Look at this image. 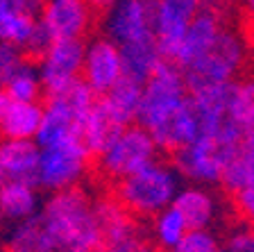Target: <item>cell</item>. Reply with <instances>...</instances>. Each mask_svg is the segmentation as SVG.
Wrapping results in <instances>:
<instances>
[{
	"label": "cell",
	"mask_w": 254,
	"mask_h": 252,
	"mask_svg": "<svg viewBox=\"0 0 254 252\" xmlns=\"http://www.w3.org/2000/svg\"><path fill=\"white\" fill-rule=\"evenodd\" d=\"M86 2H89L91 9H109L116 0H86Z\"/></svg>",
	"instance_id": "1f68e13d"
},
{
	"label": "cell",
	"mask_w": 254,
	"mask_h": 252,
	"mask_svg": "<svg viewBox=\"0 0 254 252\" xmlns=\"http://www.w3.org/2000/svg\"><path fill=\"white\" fill-rule=\"evenodd\" d=\"M222 252H254V243H252V232L248 230H236L232 232L225 241Z\"/></svg>",
	"instance_id": "f546056e"
},
{
	"label": "cell",
	"mask_w": 254,
	"mask_h": 252,
	"mask_svg": "<svg viewBox=\"0 0 254 252\" xmlns=\"http://www.w3.org/2000/svg\"><path fill=\"white\" fill-rule=\"evenodd\" d=\"M37 164L39 146L34 141H27V139H2L0 141V166H2L5 179L34 184Z\"/></svg>",
	"instance_id": "9a60e30c"
},
{
	"label": "cell",
	"mask_w": 254,
	"mask_h": 252,
	"mask_svg": "<svg viewBox=\"0 0 254 252\" xmlns=\"http://www.w3.org/2000/svg\"><path fill=\"white\" fill-rule=\"evenodd\" d=\"M189 100L182 71L168 59H161L154 73L141 84V102L136 111V125L152 137Z\"/></svg>",
	"instance_id": "3957f363"
},
{
	"label": "cell",
	"mask_w": 254,
	"mask_h": 252,
	"mask_svg": "<svg viewBox=\"0 0 254 252\" xmlns=\"http://www.w3.org/2000/svg\"><path fill=\"white\" fill-rule=\"evenodd\" d=\"M138 102H141V84L127 78H121L105 95L98 98V105L118 127L136 123Z\"/></svg>",
	"instance_id": "2e32d148"
},
{
	"label": "cell",
	"mask_w": 254,
	"mask_h": 252,
	"mask_svg": "<svg viewBox=\"0 0 254 252\" xmlns=\"http://www.w3.org/2000/svg\"><path fill=\"white\" fill-rule=\"evenodd\" d=\"M121 48V64H123V78L134 80V82L143 84L150 75L154 73V69L161 62V53L159 46L154 41V37H143L136 41H129Z\"/></svg>",
	"instance_id": "ffe728a7"
},
{
	"label": "cell",
	"mask_w": 254,
	"mask_h": 252,
	"mask_svg": "<svg viewBox=\"0 0 254 252\" xmlns=\"http://www.w3.org/2000/svg\"><path fill=\"white\" fill-rule=\"evenodd\" d=\"M218 252H222V250H218Z\"/></svg>",
	"instance_id": "74e56055"
},
{
	"label": "cell",
	"mask_w": 254,
	"mask_h": 252,
	"mask_svg": "<svg viewBox=\"0 0 254 252\" xmlns=\"http://www.w3.org/2000/svg\"><path fill=\"white\" fill-rule=\"evenodd\" d=\"M89 153L79 139L57 143V146L39 148V164H37V189L43 191H64L79 186L89 170Z\"/></svg>",
	"instance_id": "5b68a950"
},
{
	"label": "cell",
	"mask_w": 254,
	"mask_h": 252,
	"mask_svg": "<svg viewBox=\"0 0 254 252\" xmlns=\"http://www.w3.org/2000/svg\"><path fill=\"white\" fill-rule=\"evenodd\" d=\"M123 127H118L116 123L111 121L109 116L105 114L100 105H98V98H95L93 107L86 111V116L79 121V141L84 146V150L89 153V157H98V155L114 141L118 132Z\"/></svg>",
	"instance_id": "7402d4cb"
},
{
	"label": "cell",
	"mask_w": 254,
	"mask_h": 252,
	"mask_svg": "<svg viewBox=\"0 0 254 252\" xmlns=\"http://www.w3.org/2000/svg\"><path fill=\"white\" fill-rule=\"evenodd\" d=\"M100 252H154V248L148 246L138 234H134V237H129V239H123V241L102 246Z\"/></svg>",
	"instance_id": "f1b7e54d"
},
{
	"label": "cell",
	"mask_w": 254,
	"mask_h": 252,
	"mask_svg": "<svg viewBox=\"0 0 254 252\" xmlns=\"http://www.w3.org/2000/svg\"><path fill=\"white\" fill-rule=\"evenodd\" d=\"M37 221L53 252L102 250V234L93 216V200L79 186L55 191L39 207Z\"/></svg>",
	"instance_id": "6da1fadb"
},
{
	"label": "cell",
	"mask_w": 254,
	"mask_h": 252,
	"mask_svg": "<svg viewBox=\"0 0 254 252\" xmlns=\"http://www.w3.org/2000/svg\"><path fill=\"white\" fill-rule=\"evenodd\" d=\"M236 195V209L238 214L243 216L250 225H254V184H250L248 189L238 191Z\"/></svg>",
	"instance_id": "4dcf8cb0"
},
{
	"label": "cell",
	"mask_w": 254,
	"mask_h": 252,
	"mask_svg": "<svg viewBox=\"0 0 254 252\" xmlns=\"http://www.w3.org/2000/svg\"><path fill=\"white\" fill-rule=\"evenodd\" d=\"M2 223H5V221H2V216H0V225H2Z\"/></svg>",
	"instance_id": "d590c367"
},
{
	"label": "cell",
	"mask_w": 254,
	"mask_h": 252,
	"mask_svg": "<svg viewBox=\"0 0 254 252\" xmlns=\"http://www.w3.org/2000/svg\"><path fill=\"white\" fill-rule=\"evenodd\" d=\"M173 207L184 216L190 230H209L216 218V198L204 186H184L177 191Z\"/></svg>",
	"instance_id": "ac0fdd59"
},
{
	"label": "cell",
	"mask_w": 254,
	"mask_h": 252,
	"mask_svg": "<svg viewBox=\"0 0 254 252\" xmlns=\"http://www.w3.org/2000/svg\"><path fill=\"white\" fill-rule=\"evenodd\" d=\"M5 182V173H2V166H0V184Z\"/></svg>",
	"instance_id": "e575fe53"
},
{
	"label": "cell",
	"mask_w": 254,
	"mask_h": 252,
	"mask_svg": "<svg viewBox=\"0 0 254 252\" xmlns=\"http://www.w3.org/2000/svg\"><path fill=\"white\" fill-rule=\"evenodd\" d=\"M121 78V48L107 37H95L91 43H86L82 62V80L86 86L95 95H105Z\"/></svg>",
	"instance_id": "8fae6325"
},
{
	"label": "cell",
	"mask_w": 254,
	"mask_h": 252,
	"mask_svg": "<svg viewBox=\"0 0 254 252\" xmlns=\"http://www.w3.org/2000/svg\"><path fill=\"white\" fill-rule=\"evenodd\" d=\"M218 239L211 230H189L170 252H218Z\"/></svg>",
	"instance_id": "4316f807"
},
{
	"label": "cell",
	"mask_w": 254,
	"mask_h": 252,
	"mask_svg": "<svg viewBox=\"0 0 254 252\" xmlns=\"http://www.w3.org/2000/svg\"><path fill=\"white\" fill-rule=\"evenodd\" d=\"M252 243H254V232H252Z\"/></svg>",
	"instance_id": "8d00e7d4"
},
{
	"label": "cell",
	"mask_w": 254,
	"mask_h": 252,
	"mask_svg": "<svg viewBox=\"0 0 254 252\" xmlns=\"http://www.w3.org/2000/svg\"><path fill=\"white\" fill-rule=\"evenodd\" d=\"M39 189L27 182L5 179L0 184V216L7 223H21L39 211Z\"/></svg>",
	"instance_id": "e0dca14e"
},
{
	"label": "cell",
	"mask_w": 254,
	"mask_h": 252,
	"mask_svg": "<svg viewBox=\"0 0 254 252\" xmlns=\"http://www.w3.org/2000/svg\"><path fill=\"white\" fill-rule=\"evenodd\" d=\"M39 21L55 41L84 39L93 25V9L86 0H43Z\"/></svg>",
	"instance_id": "7c38bea8"
},
{
	"label": "cell",
	"mask_w": 254,
	"mask_h": 252,
	"mask_svg": "<svg viewBox=\"0 0 254 252\" xmlns=\"http://www.w3.org/2000/svg\"><path fill=\"white\" fill-rule=\"evenodd\" d=\"M105 32L116 46L152 37V0H116L107 9Z\"/></svg>",
	"instance_id": "30bf717a"
},
{
	"label": "cell",
	"mask_w": 254,
	"mask_h": 252,
	"mask_svg": "<svg viewBox=\"0 0 254 252\" xmlns=\"http://www.w3.org/2000/svg\"><path fill=\"white\" fill-rule=\"evenodd\" d=\"M93 216L98 223V230L102 234V246L129 239L136 232V225L132 221V214L114 198L93 200Z\"/></svg>",
	"instance_id": "d6986e66"
},
{
	"label": "cell",
	"mask_w": 254,
	"mask_h": 252,
	"mask_svg": "<svg viewBox=\"0 0 254 252\" xmlns=\"http://www.w3.org/2000/svg\"><path fill=\"white\" fill-rule=\"evenodd\" d=\"M157 153L159 148L152 141V137L141 125L132 123V125L123 127L114 137V141L98 155L100 170L107 177L118 182V179L141 170L143 166L157 162Z\"/></svg>",
	"instance_id": "8992f818"
},
{
	"label": "cell",
	"mask_w": 254,
	"mask_h": 252,
	"mask_svg": "<svg viewBox=\"0 0 254 252\" xmlns=\"http://www.w3.org/2000/svg\"><path fill=\"white\" fill-rule=\"evenodd\" d=\"M180 191V175L170 164L152 162L141 170L118 179L116 200L132 216L154 218L173 205Z\"/></svg>",
	"instance_id": "7a4b0ae2"
},
{
	"label": "cell",
	"mask_w": 254,
	"mask_h": 252,
	"mask_svg": "<svg viewBox=\"0 0 254 252\" xmlns=\"http://www.w3.org/2000/svg\"><path fill=\"white\" fill-rule=\"evenodd\" d=\"M41 5L43 0H0V41L23 53L39 23Z\"/></svg>",
	"instance_id": "4fadbf2b"
},
{
	"label": "cell",
	"mask_w": 254,
	"mask_h": 252,
	"mask_svg": "<svg viewBox=\"0 0 254 252\" xmlns=\"http://www.w3.org/2000/svg\"><path fill=\"white\" fill-rule=\"evenodd\" d=\"M189 230H190L189 223L184 221V216L175 209L173 205L166 207L164 211H159V214L154 216V225H152L154 241L164 248V250H173V248L186 237Z\"/></svg>",
	"instance_id": "d4e9b609"
},
{
	"label": "cell",
	"mask_w": 254,
	"mask_h": 252,
	"mask_svg": "<svg viewBox=\"0 0 254 252\" xmlns=\"http://www.w3.org/2000/svg\"><path fill=\"white\" fill-rule=\"evenodd\" d=\"M245 64V43L236 32L222 27L216 41L206 48L189 69L182 71L186 89H197L204 84L232 82L234 75Z\"/></svg>",
	"instance_id": "277c9868"
},
{
	"label": "cell",
	"mask_w": 254,
	"mask_h": 252,
	"mask_svg": "<svg viewBox=\"0 0 254 252\" xmlns=\"http://www.w3.org/2000/svg\"><path fill=\"white\" fill-rule=\"evenodd\" d=\"M2 91H5V95L11 102H41L43 84H41V78H39L37 64L25 59L5 82Z\"/></svg>",
	"instance_id": "603a6c76"
},
{
	"label": "cell",
	"mask_w": 254,
	"mask_h": 252,
	"mask_svg": "<svg viewBox=\"0 0 254 252\" xmlns=\"http://www.w3.org/2000/svg\"><path fill=\"white\" fill-rule=\"evenodd\" d=\"M245 2H248V7H250V11H252V14H254V0H245Z\"/></svg>",
	"instance_id": "836d02e7"
},
{
	"label": "cell",
	"mask_w": 254,
	"mask_h": 252,
	"mask_svg": "<svg viewBox=\"0 0 254 252\" xmlns=\"http://www.w3.org/2000/svg\"><path fill=\"white\" fill-rule=\"evenodd\" d=\"M202 0H152V37L161 57L173 62Z\"/></svg>",
	"instance_id": "9c48e42d"
},
{
	"label": "cell",
	"mask_w": 254,
	"mask_h": 252,
	"mask_svg": "<svg viewBox=\"0 0 254 252\" xmlns=\"http://www.w3.org/2000/svg\"><path fill=\"white\" fill-rule=\"evenodd\" d=\"M234 118L245 132H254V80L236 82L234 98Z\"/></svg>",
	"instance_id": "484cf974"
},
{
	"label": "cell",
	"mask_w": 254,
	"mask_h": 252,
	"mask_svg": "<svg viewBox=\"0 0 254 252\" xmlns=\"http://www.w3.org/2000/svg\"><path fill=\"white\" fill-rule=\"evenodd\" d=\"M220 30H222V23L218 18V14L200 9L195 14V18L190 21L189 30H186L184 39H182L180 48H177V53L173 57V64L180 71L189 69L190 64L195 62L197 57H202V53L216 41Z\"/></svg>",
	"instance_id": "5bb4252c"
},
{
	"label": "cell",
	"mask_w": 254,
	"mask_h": 252,
	"mask_svg": "<svg viewBox=\"0 0 254 252\" xmlns=\"http://www.w3.org/2000/svg\"><path fill=\"white\" fill-rule=\"evenodd\" d=\"M23 62H25V55H23L18 48L0 41V89L5 86V82L11 78V73H14Z\"/></svg>",
	"instance_id": "83f0119b"
},
{
	"label": "cell",
	"mask_w": 254,
	"mask_h": 252,
	"mask_svg": "<svg viewBox=\"0 0 254 252\" xmlns=\"http://www.w3.org/2000/svg\"><path fill=\"white\" fill-rule=\"evenodd\" d=\"M84 48V39H57L48 46V50L39 57L37 64L43 95L57 93L82 78Z\"/></svg>",
	"instance_id": "ba28073f"
},
{
	"label": "cell",
	"mask_w": 254,
	"mask_h": 252,
	"mask_svg": "<svg viewBox=\"0 0 254 252\" xmlns=\"http://www.w3.org/2000/svg\"><path fill=\"white\" fill-rule=\"evenodd\" d=\"M236 146L218 141L213 137H197L173 153V164L180 177L195 184H220L222 168Z\"/></svg>",
	"instance_id": "52a82bcc"
},
{
	"label": "cell",
	"mask_w": 254,
	"mask_h": 252,
	"mask_svg": "<svg viewBox=\"0 0 254 252\" xmlns=\"http://www.w3.org/2000/svg\"><path fill=\"white\" fill-rule=\"evenodd\" d=\"M5 252H53L39 227L37 214L21 223H14L5 239Z\"/></svg>",
	"instance_id": "cb8c5ba5"
},
{
	"label": "cell",
	"mask_w": 254,
	"mask_h": 252,
	"mask_svg": "<svg viewBox=\"0 0 254 252\" xmlns=\"http://www.w3.org/2000/svg\"><path fill=\"white\" fill-rule=\"evenodd\" d=\"M43 118L41 102H11L0 116V137L2 139H27L34 141Z\"/></svg>",
	"instance_id": "44dd1931"
},
{
	"label": "cell",
	"mask_w": 254,
	"mask_h": 252,
	"mask_svg": "<svg viewBox=\"0 0 254 252\" xmlns=\"http://www.w3.org/2000/svg\"><path fill=\"white\" fill-rule=\"evenodd\" d=\"M9 105V98L5 95V91L0 89V116H2V111H5V107Z\"/></svg>",
	"instance_id": "d6a6232c"
}]
</instances>
